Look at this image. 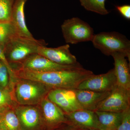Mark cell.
<instances>
[{"label":"cell","instance_id":"5bb4252c","mask_svg":"<svg viewBox=\"0 0 130 130\" xmlns=\"http://www.w3.org/2000/svg\"><path fill=\"white\" fill-rule=\"evenodd\" d=\"M114 60L115 73L117 85L123 88L130 90L129 64L126 56L120 53H115L111 55Z\"/></svg>","mask_w":130,"mask_h":130},{"label":"cell","instance_id":"d6986e66","mask_svg":"<svg viewBox=\"0 0 130 130\" xmlns=\"http://www.w3.org/2000/svg\"><path fill=\"white\" fill-rule=\"evenodd\" d=\"M18 35L16 28L11 21H0V46L3 50L10 40Z\"/></svg>","mask_w":130,"mask_h":130},{"label":"cell","instance_id":"4316f807","mask_svg":"<svg viewBox=\"0 0 130 130\" xmlns=\"http://www.w3.org/2000/svg\"><path fill=\"white\" fill-rule=\"evenodd\" d=\"M66 130H79L78 129H77L74 126L71 125L69 124V126H68V128H67Z\"/></svg>","mask_w":130,"mask_h":130},{"label":"cell","instance_id":"e0dca14e","mask_svg":"<svg viewBox=\"0 0 130 130\" xmlns=\"http://www.w3.org/2000/svg\"><path fill=\"white\" fill-rule=\"evenodd\" d=\"M103 130H116L120 124L122 112L94 111Z\"/></svg>","mask_w":130,"mask_h":130},{"label":"cell","instance_id":"cb8c5ba5","mask_svg":"<svg viewBox=\"0 0 130 130\" xmlns=\"http://www.w3.org/2000/svg\"><path fill=\"white\" fill-rule=\"evenodd\" d=\"M122 113L121 123L116 130H130V107Z\"/></svg>","mask_w":130,"mask_h":130},{"label":"cell","instance_id":"9a60e30c","mask_svg":"<svg viewBox=\"0 0 130 130\" xmlns=\"http://www.w3.org/2000/svg\"><path fill=\"white\" fill-rule=\"evenodd\" d=\"M28 0H15L12 9L11 21L16 28L18 35L23 37L35 38L26 24L24 9Z\"/></svg>","mask_w":130,"mask_h":130},{"label":"cell","instance_id":"44dd1931","mask_svg":"<svg viewBox=\"0 0 130 130\" xmlns=\"http://www.w3.org/2000/svg\"><path fill=\"white\" fill-rule=\"evenodd\" d=\"M18 105L10 89L0 86V111L8 107H15Z\"/></svg>","mask_w":130,"mask_h":130},{"label":"cell","instance_id":"d4e9b609","mask_svg":"<svg viewBox=\"0 0 130 130\" xmlns=\"http://www.w3.org/2000/svg\"><path fill=\"white\" fill-rule=\"evenodd\" d=\"M0 60L1 61L5 63L8 68L10 81H11L12 82L14 81L16 78V77L15 76L14 74V71L8 61L6 56H5L4 50L2 47H1V46H0Z\"/></svg>","mask_w":130,"mask_h":130},{"label":"cell","instance_id":"277c9868","mask_svg":"<svg viewBox=\"0 0 130 130\" xmlns=\"http://www.w3.org/2000/svg\"><path fill=\"white\" fill-rule=\"evenodd\" d=\"M91 42L94 47L105 55L120 53L130 61V41L124 35L116 31L102 32L95 35Z\"/></svg>","mask_w":130,"mask_h":130},{"label":"cell","instance_id":"ac0fdd59","mask_svg":"<svg viewBox=\"0 0 130 130\" xmlns=\"http://www.w3.org/2000/svg\"><path fill=\"white\" fill-rule=\"evenodd\" d=\"M15 107H8L0 111V129L3 130H21Z\"/></svg>","mask_w":130,"mask_h":130},{"label":"cell","instance_id":"9c48e42d","mask_svg":"<svg viewBox=\"0 0 130 130\" xmlns=\"http://www.w3.org/2000/svg\"><path fill=\"white\" fill-rule=\"evenodd\" d=\"M117 85L114 70L112 69L104 74H93L83 81L77 89L106 92L111 91Z\"/></svg>","mask_w":130,"mask_h":130},{"label":"cell","instance_id":"ffe728a7","mask_svg":"<svg viewBox=\"0 0 130 130\" xmlns=\"http://www.w3.org/2000/svg\"><path fill=\"white\" fill-rule=\"evenodd\" d=\"M81 6L87 11L106 15L109 12L105 7L106 0H79Z\"/></svg>","mask_w":130,"mask_h":130},{"label":"cell","instance_id":"30bf717a","mask_svg":"<svg viewBox=\"0 0 130 130\" xmlns=\"http://www.w3.org/2000/svg\"><path fill=\"white\" fill-rule=\"evenodd\" d=\"M67 122L79 130H103L95 112L81 109L65 114Z\"/></svg>","mask_w":130,"mask_h":130},{"label":"cell","instance_id":"3957f363","mask_svg":"<svg viewBox=\"0 0 130 130\" xmlns=\"http://www.w3.org/2000/svg\"><path fill=\"white\" fill-rule=\"evenodd\" d=\"M46 45L44 40L24 37L18 35L8 43L4 48V52L11 66L12 64H18L31 55L37 53L39 47Z\"/></svg>","mask_w":130,"mask_h":130},{"label":"cell","instance_id":"7402d4cb","mask_svg":"<svg viewBox=\"0 0 130 130\" xmlns=\"http://www.w3.org/2000/svg\"><path fill=\"white\" fill-rule=\"evenodd\" d=\"M15 0H0V21H11L12 9Z\"/></svg>","mask_w":130,"mask_h":130},{"label":"cell","instance_id":"5b68a950","mask_svg":"<svg viewBox=\"0 0 130 130\" xmlns=\"http://www.w3.org/2000/svg\"><path fill=\"white\" fill-rule=\"evenodd\" d=\"M61 30L65 42L72 44L91 41L95 35L93 28L77 17L65 20Z\"/></svg>","mask_w":130,"mask_h":130},{"label":"cell","instance_id":"52a82bcc","mask_svg":"<svg viewBox=\"0 0 130 130\" xmlns=\"http://www.w3.org/2000/svg\"><path fill=\"white\" fill-rule=\"evenodd\" d=\"M18 64L19 66V68L39 72H48L83 67L81 64L77 66L58 64L37 53L31 55Z\"/></svg>","mask_w":130,"mask_h":130},{"label":"cell","instance_id":"484cf974","mask_svg":"<svg viewBox=\"0 0 130 130\" xmlns=\"http://www.w3.org/2000/svg\"><path fill=\"white\" fill-rule=\"evenodd\" d=\"M117 10L125 19L130 20V6L125 5L116 6Z\"/></svg>","mask_w":130,"mask_h":130},{"label":"cell","instance_id":"4fadbf2b","mask_svg":"<svg viewBox=\"0 0 130 130\" xmlns=\"http://www.w3.org/2000/svg\"><path fill=\"white\" fill-rule=\"evenodd\" d=\"M40 107L44 121L48 125L55 126L67 122L64 112L46 97L38 105Z\"/></svg>","mask_w":130,"mask_h":130},{"label":"cell","instance_id":"8992f818","mask_svg":"<svg viewBox=\"0 0 130 130\" xmlns=\"http://www.w3.org/2000/svg\"><path fill=\"white\" fill-rule=\"evenodd\" d=\"M130 107V90L117 85L95 111L121 112Z\"/></svg>","mask_w":130,"mask_h":130},{"label":"cell","instance_id":"f1b7e54d","mask_svg":"<svg viewBox=\"0 0 130 130\" xmlns=\"http://www.w3.org/2000/svg\"><path fill=\"white\" fill-rule=\"evenodd\" d=\"M0 130H2V129H0Z\"/></svg>","mask_w":130,"mask_h":130},{"label":"cell","instance_id":"ba28073f","mask_svg":"<svg viewBox=\"0 0 130 130\" xmlns=\"http://www.w3.org/2000/svg\"><path fill=\"white\" fill-rule=\"evenodd\" d=\"M47 97L57 105L65 114L83 109L77 100L75 90L52 89Z\"/></svg>","mask_w":130,"mask_h":130},{"label":"cell","instance_id":"83f0119b","mask_svg":"<svg viewBox=\"0 0 130 130\" xmlns=\"http://www.w3.org/2000/svg\"><path fill=\"white\" fill-rule=\"evenodd\" d=\"M98 130V129H89V130Z\"/></svg>","mask_w":130,"mask_h":130},{"label":"cell","instance_id":"603a6c76","mask_svg":"<svg viewBox=\"0 0 130 130\" xmlns=\"http://www.w3.org/2000/svg\"><path fill=\"white\" fill-rule=\"evenodd\" d=\"M10 84L8 68L5 63L0 60V86L10 89Z\"/></svg>","mask_w":130,"mask_h":130},{"label":"cell","instance_id":"2e32d148","mask_svg":"<svg viewBox=\"0 0 130 130\" xmlns=\"http://www.w3.org/2000/svg\"><path fill=\"white\" fill-rule=\"evenodd\" d=\"M111 91L97 92L87 90H75L77 100L82 108L94 111Z\"/></svg>","mask_w":130,"mask_h":130},{"label":"cell","instance_id":"8fae6325","mask_svg":"<svg viewBox=\"0 0 130 130\" xmlns=\"http://www.w3.org/2000/svg\"><path fill=\"white\" fill-rule=\"evenodd\" d=\"M69 44L55 48L41 46L38 49L37 53L44 56L54 63L64 66L80 65L76 56L71 53Z\"/></svg>","mask_w":130,"mask_h":130},{"label":"cell","instance_id":"6da1fadb","mask_svg":"<svg viewBox=\"0 0 130 130\" xmlns=\"http://www.w3.org/2000/svg\"><path fill=\"white\" fill-rule=\"evenodd\" d=\"M94 74L93 72L78 67L54 71L39 72L24 71L23 78L42 83L51 89L75 90L85 80Z\"/></svg>","mask_w":130,"mask_h":130},{"label":"cell","instance_id":"7c38bea8","mask_svg":"<svg viewBox=\"0 0 130 130\" xmlns=\"http://www.w3.org/2000/svg\"><path fill=\"white\" fill-rule=\"evenodd\" d=\"M15 113L21 125L27 129H33L40 124L42 115L38 105H18L14 108Z\"/></svg>","mask_w":130,"mask_h":130},{"label":"cell","instance_id":"7a4b0ae2","mask_svg":"<svg viewBox=\"0 0 130 130\" xmlns=\"http://www.w3.org/2000/svg\"><path fill=\"white\" fill-rule=\"evenodd\" d=\"M51 89L38 81L16 77L13 93L18 105L36 106L40 105Z\"/></svg>","mask_w":130,"mask_h":130}]
</instances>
